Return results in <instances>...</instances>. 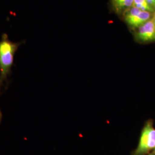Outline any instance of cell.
Listing matches in <instances>:
<instances>
[{
    "instance_id": "1",
    "label": "cell",
    "mask_w": 155,
    "mask_h": 155,
    "mask_svg": "<svg viewBox=\"0 0 155 155\" xmlns=\"http://www.w3.org/2000/svg\"><path fill=\"white\" fill-rule=\"evenodd\" d=\"M18 45L8 39L5 35L0 41V87L11 72Z\"/></svg>"
},
{
    "instance_id": "2",
    "label": "cell",
    "mask_w": 155,
    "mask_h": 155,
    "mask_svg": "<svg viewBox=\"0 0 155 155\" xmlns=\"http://www.w3.org/2000/svg\"><path fill=\"white\" fill-rule=\"evenodd\" d=\"M155 148V128L153 122L148 121L145 124L141 133L139 144L133 155H145Z\"/></svg>"
},
{
    "instance_id": "3",
    "label": "cell",
    "mask_w": 155,
    "mask_h": 155,
    "mask_svg": "<svg viewBox=\"0 0 155 155\" xmlns=\"http://www.w3.org/2000/svg\"><path fill=\"white\" fill-rule=\"evenodd\" d=\"M153 13L149 12L143 11L133 6L124 12L123 16L125 22L130 28L137 29L152 19Z\"/></svg>"
},
{
    "instance_id": "4",
    "label": "cell",
    "mask_w": 155,
    "mask_h": 155,
    "mask_svg": "<svg viewBox=\"0 0 155 155\" xmlns=\"http://www.w3.org/2000/svg\"><path fill=\"white\" fill-rule=\"evenodd\" d=\"M134 38L136 41L142 43L155 42V25L152 19L136 29Z\"/></svg>"
},
{
    "instance_id": "5",
    "label": "cell",
    "mask_w": 155,
    "mask_h": 155,
    "mask_svg": "<svg viewBox=\"0 0 155 155\" xmlns=\"http://www.w3.org/2000/svg\"><path fill=\"white\" fill-rule=\"evenodd\" d=\"M134 0H111L113 9L117 14H122L133 6Z\"/></svg>"
},
{
    "instance_id": "6",
    "label": "cell",
    "mask_w": 155,
    "mask_h": 155,
    "mask_svg": "<svg viewBox=\"0 0 155 155\" xmlns=\"http://www.w3.org/2000/svg\"><path fill=\"white\" fill-rule=\"evenodd\" d=\"M133 6H135L143 11L155 13V11L147 3L146 0H134Z\"/></svg>"
},
{
    "instance_id": "7",
    "label": "cell",
    "mask_w": 155,
    "mask_h": 155,
    "mask_svg": "<svg viewBox=\"0 0 155 155\" xmlns=\"http://www.w3.org/2000/svg\"><path fill=\"white\" fill-rule=\"evenodd\" d=\"M146 1L155 11V0H146Z\"/></svg>"
},
{
    "instance_id": "8",
    "label": "cell",
    "mask_w": 155,
    "mask_h": 155,
    "mask_svg": "<svg viewBox=\"0 0 155 155\" xmlns=\"http://www.w3.org/2000/svg\"><path fill=\"white\" fill-rule=\"evenodd\" d=\"M152 21H153V22L154 23V24L155 25V12L153 13V17H152Z\"/></svg>"
},
{
    "instance_id": "9",
    "label": "cell",
    "mask_w": 155,
    "mask_h": 155,
    "mask_svg": "<svg viewBox=\"0 0 155 155\" xmlns=\"http://www.w3.org/2000/svg\"><path fill=\"white\" fill-rule=\"evenodd\" d=\"M1 119H2V113H1V111L0 110V122L1 121Z\"/></svg>"
},
{
    "instance_id": "10",
    "label": "cell",
    "mask_w": 155,
    "mask_h": 155,
    "mask_svg": "<svg viewBox=\"0 0 155 155\" xmlns=\"http://www.w3.org/2000/svg\"><path fill=\"white\" fill-rule=\"evenodd\" d=\"M155 155V152H154L153 153H150V155Z\"/></svg>"
},
{
    "instance_id": "11",
    "label": "cell",
    "mask_w": 155,
    "mask_h": 155,
    "mask_svg": "<svg viewBox=\"0 0 155 155\" xmlns=\"http://www.w3.org/2000/svg\"><path fill=\"white\" fill-rule=\"evenodd\" d=\"M154 152H155V149H154Z\"/></svg>"
}]
</instances>
